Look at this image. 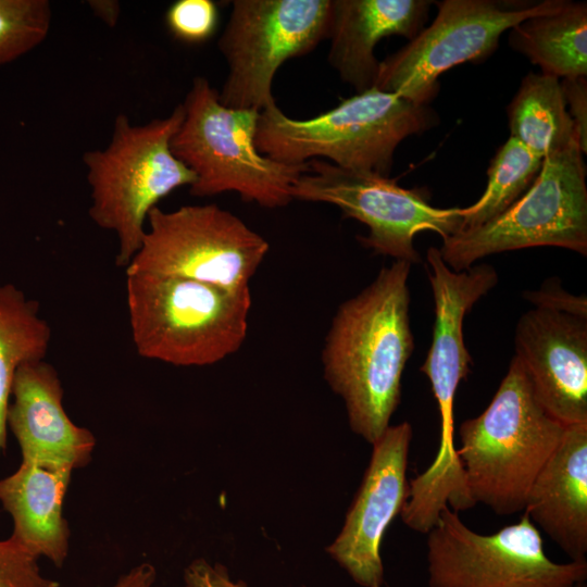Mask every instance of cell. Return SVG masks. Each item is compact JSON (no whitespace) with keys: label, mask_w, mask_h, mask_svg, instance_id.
I'll use <instances>...</instances> for the list:
<instances>
[{"label":"cell","mask_w":587,"mask_h":587,"mask_svg":"<svg viewBox=\"0 0 587 587\" xmlns=\"http://www.w3.org/2000/svg\"><path fill=\"white\" fill-rule=\"evenodd\" d=\"M426 546L429 587H574L587 578V561L555 563L548 558L526 514L482 535L446 505Z\"/></svg>","instance_id":"cell-10"},{"label":"cell","mask_w":587,"mask_h":587,"mask_svg":"<svg viewBox=\"0 0 587 587\" xmlns=\"http://www.w3.org/2000/svg\"><path fill=\"white\" fill-rule=\"evenodd\" d=\"M11 398L7 425L17 440L22 462L71 471L90 462L96 439L66 414L62 384L50 363L39 360L18 367Z\"/></svg>","instance_id":"cell-16"},{"label":"cell","mask_w":587,"mask_h":587,"mask_svg":"<svg viewBox=\"0 0 587 587\" xmlns=\"http://www.w3.org/2000/svg\"><path fill=\"white\" fill-rule=\"evenodd\" d=\"M165 22L174 37L198 43L214 34L218 11L211 0H177L167 9Z\"/></svg>","instance_id":"cell-25"},{"label":"cell","mask_w":587,"mask_h":587,"mask_svg":"<svg viewBox=\"0 0 587 587\" xmlns=\"http://www.w3.org/2000/svg\"><path fill=\"white\" fill-rule=\"evenodd\" d=\"M427 0H332L329 64L357 91L375 87L379 61L374 49L384 37L412 40L423 29Z\"/></svg>","instance_id":"cell-17"},{"label":"cell","mask_w":587,"mask_h":587,"mask_svg":"<svg viewBox=\"0 0 587 587\" xmlns=\"http://www.w3.org/2000/svg\"><path fill=\"white\" fill-rule=\"evenodd\" d=\"M184 587H247L242 582H232L221 565L196 561L185 572Z\"/></svg>","instance_id":"cell-29"},{"label":"cell","mask_w":587,"mask_h":587,"mask_svg":"<svg viewBox=\"0 0 587 587\" xmlns=\"http://www.w3.org/2000/svg\"><path fill=\"white\" fill-rule=\"evenodd\" d=\"M154 580V567L148 563H142L123 574L113 587H152Z\"/></svg>","instance_id":"cell-30"},{"label":"cell","mask_w":587,"mask_h":587,"mask_svg":"<svg viewBox=\"0 0 587 587\" xmlns=\"http://www.w3.org/2000/svg\"><path fill=\"white\" fill-rule=\"evenodd\" d=\"M438 123L427 104L373 87L311 118L297 120L275 104L260 111L255 146L285 164L326 158L341 168L388 176L399 143Z\"/></svg>","instance_id":"cell-2"},{"label":"cell","mask_w":587,"mask_h":587,"mask_svg":"<svg viewBox=\"0 0 587 587\" xmlns=\"http://www.w3.org/2000/svg\"><path fill=\"white\" fill-rule=\"evenodd\" d=\"M51 328L39 315V302L13 284L0 285V452L7 445V413L16 371L45 360Z\"/></svg>","instance_id":"cell-22"},{"label":"cell","mask_w":587,"mask_h":587,"mask_svg":"<svg viewBox=\"0 0 587 587\" xmlns=\"http://www.w3.org/2000/svg\"><path fill=\"white\" fill-rule=\"evenodd\" d=\"M411 264L394 261L333 317L322 351L324 375L345 401L351 429L377 441L401 398L414 348L410 325Z\"/></svg>","instance_id":"cell-1"},{"label":"cell","mask_w":587,"mask_h":587,"mask_svg":"<svg viewBox=\"0 0 587 587\" xmlns=\"http://www.w3.org/2000/svg\"><path fill=\"white\" fill-rule=\"evenodd\" d=\"M268 242L215 203L153 208L138 252L125 274L184 277L227 290L249 288Z\"/></svg>","instance_id":"cell-8"},{"label":"cell","mask_w":587,"mask_h":587,"mask_svg":"<svg viewBox=\"0 0 587 587\" xmlns=\"http://www.w3.org/2000/svg\"><path fill=\"white\" fill-rule=\"evenodd\" d=\"M73 471L22 462L0 479V502L13 521L11 538L39 559L62 566L68 553L70 530L63 500Z\"/></svg>","instance_id":"cell-19"},{"label":"cell","mask_w":587,"mask_h":587,"mask_svg":"<svg viewBox=\"0 0 587 587\" xmlns=\"http://www.w3.org/2000/svg\"><path fill=\"white\" fill-rule=\"evenodd\" d=\"M50 24L51 7L47 0H0V65L40 45Z\"/></svg>","instance_id":"cell-24"},{"label":"cell","mask_w":587,"mask_h":587,"mask_svg":"<svg viewBox=\"0 0 587 587\" xmlns=\"http://www.w3.org/2000/svg\"><path fill=\"white\" fill-rule=\"evenodd\" d=\"M569 114L573 120L583 153L587 152V79L586 77L562 78L560 82Z\"/></svg>","instance_id":"cell-28"},{"label":"cell","mask_w":587,"mask_h":587,"mask_svg":"<svg viewBox=\"0 0 587 587\" xmlns=\"http://www.w3.org/2000/svg\"><path fill=\"white\" fill-rule=\"evenodd\" d=\"M574 587H587L585 582L577 583Z\"/></svg>","instance_id":"cell-32"},{"label":"cell","mask_w":587,"mask_h":587,"mask_svg":"<svg viewBox=\"0 0 587 587\" xmlns=\"http://www.w3.org/2000/svg\"><path fill=\"white\" fill-rule=\"evenodd\" d=\"M90 8L108 25L116 24L120 15V4L116 1H91Z\"/></svg>","instance_id":"cell-31"},{"label":"cell","mask_w":587,"mask_h":587,"mask_svg":"<svg viewBox=\"0 0 587 587\" xmlns=\"http://www.w3.org/2000/svg\"><path fill=\"white\" fill-rule=\"evenodd\" d=\"M524 514L572 561H586L587 423L565 427L530 486Z\"/></svg>","instance_id":"cell-18"},{"label":"cell","mask_w":587,"mask_h":587,"mask_svg":"<svg viewBox=\"0 0 587 587\" xmlns=\"http://www.w3.org/2000/svg\"><path fill=\"white\" fill-rule=\"evenodd\" d=\"M132 339L146 359L204 366L234 354L248 332L250 288L227 290L151 273L126 274Z\"/></svg>","instance_id":"cell-4"},{"label":"cell","mask_w":587,"mask_h":587,"mask_svg":"<svg viewBox=\"0 0 587 587\" xmlns=\"http://www.w3.org/2000/svg\"><path fill=\"white\" fill-rule=\"evenodd\" d=\"M0 587H59L42 575L38 559L11 537L0 540Z\"/></svg>","instance_id":"cell-26"},{"label":"cell","mask_w":587,"mask_h":587,"mask_svg":"<svg viewBox=\"0 0 587 587\" xmlns=\"http://www.w3.org/2000/svg\"><path fill=\"white\" fill-rule=\"evenodd\" d=\"M565 427L538 401L514 355L488 407L460 426L457 452L475 503L498 515L524 511L530 486Z\"/></svg>","instance_id":"cell-3"},{"label":"cell","mask_w":587,"mask_h":587,"mask_svg":"<svg viewBox=\"0 0 587 587\" xmlns=\"http://www.w3.org/2000/svg\"><path fill=\"white\" fill-rule=\"evenodd\" d=\"M184 114L182 103L166 117L142 125L118 114L108 147L83 155L91 190L88 213L95 224L116 235L117 267L126 268L140 249L150 211L172 191L196 180L171 150Z\"/></svg>","instance_id":"cell-5"},{"label":"cell","mask_w":587,"mask_h":587,"mask_svg":"<svg viewBox=\"0 0 587 587\" xmlns=\"http://www.w3.org/2000/svg\"><path fill=\"white\" fill-rule=\"evenodd\" d=\"M291 196L336 205L345 217L369 227L367 236L358 237L364 247L411 265L421 262L413 245L416 234L433 232L446 239L462 230L465 213V208L433 207L425 188H403L388 176L350 171L316 159L308 162Z\"/></svg>","instance_id":"cell-12"},{"label":"cell","mask_w":587,"mask_h":587,"mask_svg":"<svg viewBox=\"0 0 587 587\" xmlns=\"http://www.w3.org/2000/svg\"><path fill=\"white\" fill-rule=\"evenodd\" d=\"M510 47L557 78L587 76V4L566 1L510 29Z\"/></svg>","instance_id":"cell-20"},{"label":"cell","mask_w":587,"mask_h":587,"mask_svg":"<svg viewBox=\"0 0 587 587\" xmlns=\"http://www.w3.org/2000/svg\"><path fill=\"white\" fill-rule=\"evenodd\" d=\"M508 117L510 137L542 159L579 140L554 76L528 73L508 107Z\"/></svg>","instance_id":"cell-21"},{"label":"cell","mask_w":587,"mask_h":587,"mask_svg":"<svg viewBox=\"0 0 587 587\" xmlns=\"http://www.w3.org/2000/svg\"><path fill=\"white\" fill-rule=\"evenodd\" d=\"M435 323L432 345L420 371L428 378L440 414V438L454 436L453 405L460 383L470 373L472 358L465 347L463 321L472 307L498 283L494 266L480 264L464 271L451 270L438 248L426 254Z\"/></svg>","instance_id":"cell-15"},{"label":"cell","mask_w":587,"mask_h":587,"mask_svg":"<svg viewBox=\"0 0 587 587\" xmlns=\"http://www.w3.org/2000/svg\"><path fill=\"white\" fill-rule=\"evenodd\" d=\"M565 0H444L436 1L433 23L395 53L379 62L375 87L416 103L427 104L438 92V78L464 62L488 58L500 36L526 18L554 11Z\"/></svg>","instance_id":"cell-9"},{"label":"cell","mask_w":587,"mask_h":587,"mask_svg":"<svg viewBox=\"0 0 587 587\" xmlns=\"http://www.w3.org/2000/svg\"><path fill=\"white\" fill-rule=\"evenodd\" d=\"M332 0H235L218 49L228 75L218 91L224 107L275 104L272 84L288 59L311 52L328 38Z\"/></svg>","instance_id":"cell-11"},{"label":"cell","mask_w":587,"mask_h":587,"mask_svg":"<svg viewBox=\"0 0 587 587\" xmlns=\"http://www.w3.org/2000/svg\"><path fill=\"white\" fill-rule=\"evenodd\" d=\"M524 297L535 307L587 316L586 297L564 291L557 280L554 283L549 280L540 289L525 292Z\"/></svg>","instance_id":"cell-27"},{"label":"cell","mask_w":587,"mask_h":587,"mask_svg":"<svg viewBox=\"0 0 587 587\" xmlns=\"http://www.w3.org/2000/svg\"><path fill=\"white\" fill-rule=\"evenodd\" d=\"M183 122L171 140L172 153L196 176L193 197L235 191L247 202L275 209L292 201V187L308 170L261 154L255 146L259 111L224 107L218 91L196 77Z\"/></svg>","instance_id":"cell-6"},{"label":"cell","mask_w":587,"mask_h":587,"mask_svg":"<svg viewBox=\"0 0 587 587\" xmlns=\"http://www.w3.org/2000/svg\"><path fill=\"white\" fill-rule=\"evenodd\" d=\"M412 426L389 425L373 444L361 487L328 553L363 587H380L384 534L408 499L407 465Z\"/></svg>","instance_id":"cell-13"},{"label":"cell","mask_w":587,"mask_h":587,"mask_svg":"<svg viewBox=\"0 0 587 587\" xmlns=\"http://www.w3.org/2000/svg\"><path fill=\"white\" fill-rule=\"evenodd\" d=\"M542 160L510 137L490 161L484 193L476 203L465 208L462 229L479 226L511 207L532 186Z\"/></svg>","instance_id":"cell-23"},{"label":"cell","mask_w":587,"mask_h":587,"mask_svg":"<svg viewBox=\"0 0 587 587\" xmlns=\"http://www.w3.org/2000/svg\"><path fill=\"white\" fill-rule=\"evenodd\" d=\"M514 344L545 410L564 426L587 423V316L535 307Z\"/></svg>","instance_id":"cell-14"},{"label":"cell","mask_w":587,"mask_h":587,"mask_svg":"<svg viewBox=\"0 0 587 587\" xmlns=\"http://www.w3.org/2000/svg\"><path fill=\"white\" fill-rule=\"evenodd\" d=\"M541 246L587 254L586 165L579 140L548 153L522 197L492 220L444 239L439 252L460 272L494 253Z\"/></svg>","instance_id":"cell-7"}]
</instances>
